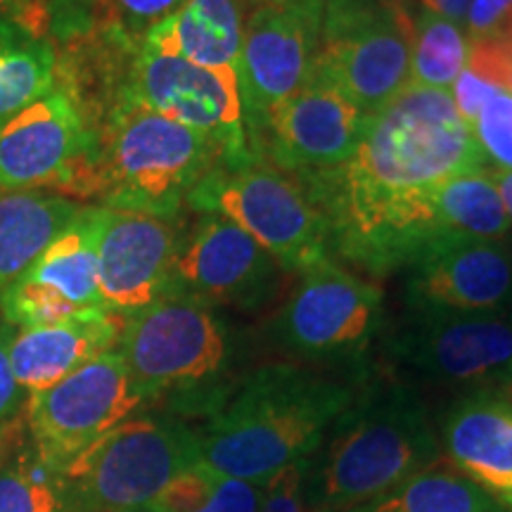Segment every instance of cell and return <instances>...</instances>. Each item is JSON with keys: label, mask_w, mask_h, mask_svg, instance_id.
Listing matches in <instances>:
<instances>
[{"label": "cell", "mask_w": 512, "mask_h": 512, "mask_svg": "<svg viewBox=\"0 0 512 512\" xmlns=\"http://www.w3.org/2000/svg\"><path fill=\"white\" fill-rule=\"evenodd\" d=\"M467 171L491 169L451 91L406 83L366 119L347 162L297 183L323 216L330 249L361 271L384 275L411 264L439 235L434 195Z\"/></svg>", "instance_id": "obj_1"}, {"label": "cell", "mask_w": 512, "mask_h": 512, "mask_svg": "<svg viewBox=\"0 0 512 512\" xmlns=\"http://www.w3.org/2000/svg\"><path fill=\"white\" fill-rule=\"evenodd\" d=\"M361 382L304 363H271L249 373L207 418L200 463L226 477L266 484L311 458Z\"/></svg>", "instance_id": "obj_2"}, {"label": "cell", "mask_w": 512, "mask_h": 512, "mask_svg": "<svg viewBox=\"0 0 512 512\" xmlns=\"http://www.w3.org/2000/svg\"><path fill=\"white\" fill-rule=\"evenodd\" d=\"M439 463V432L418 389L401 380L361 382L306 460V508L349 512Z\"/></svg>", "instance_id": "obj_3"}, {"label": "cell", "mask_w": 512, "mask_h": 512, "mask_svg": "<svg viewBox=\"0 0 512 512\" xmlns=\"http://www.w3.org/2000/svg\"><path fill=\"white\" fill-rule=\"evenodd\" d=\"M216 162L221 152L207 136L121 100L98 128L81 197H100L105 209L171 219Z\"/></svg>", "instance_id": "obj_4"}, {"label": "cell", "mask_w": 512, "mask_h": 512, "mask_svg": "<svg viewBox=\"0 0 512 512\" xmlns=\"http://www.w3.org/2000/svg\"><path fill=\"white\" fill-rule=\"evenodd\" d=\"M117 351L143 401L169 399L209 418L233 392L223 384L233 356L226 323L185 292L169 290L128 316Z\"/></svg>", "instance_id": "obj_5"}, {"label": "cell", "mask_w": 512, "mask_h": 512, "mask_svg": "<svg viewBox=\"0 0 512 512\" xmlns=\"http://www.w3.org/2000/svg\"><path fill=\"white\" fill-rule=\"evenodd\" d=\"M411 0H325L309 81L366 117L411 81Z\"/></svg>", "instance_id": "obj_6"}, {"label": "cell", "mask_w": 512, "mask_h": 512, "mask_svg": "<svg viewBox=\"0 0 512 512\" xmlns=\"http://www.w3.org/2000/svg\"><path fill=\"white\" fill-rule=\"evenodd\" d=\"M200 463V437L176 418H133L102 434L60 472L67 512L147 508L185 467Z\"/></svg>", "instance_id": "obj_7"}, {"label": "cell", "mask_w": 512, "mask_h": 512, "mask_svg": "<svg viewBox=\"0 0 512 512\" xmlns=\"http://www.w3.org/2000/svg\"><path fill=\"white\" fill-rule=\"evenodd\" d=\"M185 202L200 214L233 221L283 271L299 273L328 256V226L306 190L261 157L240 164L216 162L192 185Z\"/></svg>", "instance_id": "obj_8"}, {"label": "cell", "mask_w": 512, "mask_h": 512, "mask_svg": "<svg viewBox=\"0 0 512 512\" xmlns=\"http://www.w3.org/2000/svg\"><path fill=\"white\" fill-rule=\"evenodd\" d=\"M387 354L406 384L456 392L512 389V309H411L387 339ZM403 382V380H401Z\"/></svg>", "instance_id": "obj_9"}, {"label": "cell", "mask_w": 512, "mask_h": 512, "mask_svg": "<svg viewBox=\"0 0 512 512\" xmlns=\"http://www.w3.org/2000/svg\"><path fill=\"white\" fill-rule=\"evenodd\" d=\"M382 299L380 285L325 256L299 271L275 313L273 342L304 366H354L382 328Z\"/></svg>", "instance_id": "obj_10"}, {"label": "cell", "mask_w": 512, "mask_h": 512, "mask_svg": "<svg viewBox=\"0 0 512 512\" xmlns=\"http://www.w3.org/2000/svg\"><path fill=\"white\" fill-rule=\"evenodd\" d=\"M143 403L119 351H105L50 389L31 394V446L43 463L62 472L102 434L131 420Z\"/></svg>", "instance_id": "obj_11"}, {"label": "cell", "mask_w": 512, "mask_h": 512, "mask_svg": "<svg viewBox=\"0 0 512 512\" xmlns=\"http://www.w3.org/2000/svg\"><path fill=\"white\" fill-rule=\"evenodd\" d=\"M121 100H133L207 136L221 164L256 157L242 119L238 72L197 67L183 57L140 46L128 69Z\"/></svg>", "instance_id": "obj_12"}, {"label": "cell", "mask_w": 512, "mask_h": 512, "mask_svg": "<svg viewBox=\"0 0 512 512\" xmlns=\"http://www.w3.org/2000/svg\"><path fill=\"white\" fill-rule=\"evenodd\" d=\"M95 140L79 100L57 83L0 124V188H60L81 197Z\"/></svg>", "instance_id": "obj_13"}, {"label": "cell", "mask_w": 512, "mask_h": 512, "mask_svg": "<svg viewBox=\"0 0 512 512\" xmlns=\"http://www.w3.org/2000/svg\"><path fill=\"white\" fill-rule=\"evenodd\" d=\"M325 0L256 5L247 15L238 64L247 140L264 131L268 117L309 81Z\"/></svg>", "instance_id": "obj_14"}, {"label": "cell", "mask_w": 512, "mask_h": 512, "mask_svg": "<svg viewBox=\"0 0 512 512\" xmlns=\"http://www.w3.org/2000/svg\"><path fill=\"white\" fill-rule=\"evenodd\" d=\"M102 207H83L29 271L0 299L12 328H46L107 311L98 287V228Z\"/></svg>", "instance_id": "obj_15"}, {"label": "cell", "mask_w": 512, "mask_h": 512, "mask_svg": "<svg viewBox=\"0 0 512 512\" xmlns=\"http://www.w3.org/2000/svg\"><path fill=\"white\" fill-rule=\"evenodd\" d=\"M366 119L337 93L306 83L275 107L249 150L294 181H309L339 169L354 155Z\"/></svg>", "instance_id": "obj_16"}, {"label": "cell", "mask_w": 512, "mask_h": 512, "mask_svg": "<svg viewBox=\"0 0 512 512\" xmlns=\"http://www.w3.org/2000/svg\"><path fill=\"white\" fill-rule=\"evenodd\" d=\"M406 268L411 309H512V252L503 240L439 233Z\"/></svg>", "instance_id": "obj_17"}, {"label": "cell", "mask_w": 512, "mask_h": 512, "mask_svg": "<svg viewBox=\"0 0 512 512\" xmlns=\"http://www.w3.org/2000/svg\"><path fill=\"white\" fill-rule=\"evenodd\" d=\"M278 261L233 221L202 214L188 240L178 242L171 290L202 299L256 309L271 297L280 278Z\"/></svg>", "instance_id": "obj_18"}, {"label": "cell", "mask_w": 512, "mask_h": 512, "mask_svg": "<svg viewBox=\"0 0 512 512\" xmlns=\"http://www.w3.org/2000/svg\"><path fill=\"white\" fill-rule=\"evenodd\" d=\"M169 221L102 207L98 287L107 311L128 318L171 290L181 240Z\"/></svg>", "instance_id": "obj_19"}, {"label": "cell", "mask_w": 512, "mask_h": 512, "mask_svg": "<svg viewBox=\"0 0 512 512\" xmlns=\"http://www.w3.org/2000/svg\"><path fill=\"white\" fill-rule=\"evenodd\" d=\"M441 460L512 512V403L508 394L460 396L439 420Z\"/></svg>", "instance_id": "obj_20"}, {"label": "cell", "mask_w": 512, "mask_h": 512, "mask_svg": "<svg viewBox=\"0 0 512 512\" xmlns=\"http://www.w3.org/2000/svg\"><path fill=\"white\" fill-rule=\"evenodd\" d=\"M124 316L95 311L67 323L17 330L10 344L12 373L31 394L50 389L119 342Z\"/></svg>", "instance_id": "obj_21"}, {"label": "cell", "mask_w": 512, "mask_h": 512, "mask_svg": "<svg viewBox=\"0 0 512 512\" xmlns=\"http://www.w3.org/2000/svg\"><path fill=\"white\" fill-rule=\"evenodd\" d=\"M245 22L242 0H185L145 36L143 46L204 69L238 72Z\"/></svg>", "instance_id": "obj_22"}, {"label": "cell", "mask_w": 512, "mask_h": 512, "mask_svg": "<svg viewBox=\"0 0 512 512\" xmlns=\"http://www.w3.org/2000/svg\"><path fill=\"white\" fill-rule=\"evenodd\" d=\"M79 209L62 195L0 188V299L74 221Z\"/></svg>", "instance_id": "obj_23"}, {"label": "cell", "mask_w": 512, "mask_h": 512, "mask_svg": "<svg viewBox=\"0 0 512 512\" xmlns=\"http://www.w3.org/2000/svg\"><path fill=\"white\" fill-rule=\"evenodd\" d=\"M60 60L48 36L0 19V124L57 86Z\"/></svg>", "instance_id": "obj_24"}, {"label": "cell", "mask_w": 512, "mask_h": 512, "mask_svg": "<svg viewBox=\"0 0 512 512\" xmlns=\"http://www.w3.org/2000/svg\"><path fill=\"white\" fill-rule=\"evenodd\" d=\"M434 219L439 233L484 240H503L512 226L491 171H467L448 178L434 195Z\"/></svg>", "instance_id": "obj_25"}, {"label": "cell", "mask_w": 512, "mask_h": 512, "mask_svg": "<svg viewBox=\"0 0 512 512\" xmlns=\"http://www.w3.org/2000/svg\"><path fill=\"white\" fill-rule=\"evenodd\" d=\"M349 512H508L446 463L422 470Z\"/></svg>", "instance_id": "obj_26"}, {"label": "cell", "mask_w": 512, "mask_h": 512, "mask_svg": "<svg viewBox=\"0 0 512 512\" xmlns=\"http://www.w3.org/2000/svg\"><path fill=\"white\" fill-rule=\"evenodd\" d=\"M467 50H470V43H467L463 24L425 10L415 12L411 81L408 83L451 91L453 81L467 67Z\"/></svg>", "instance_id": "obj_27"}, {"label": "cell", "mask_w": 512, "mask_h": 512, "mask_svg": "<svg viewBox=\"0 0 512 512\" xmlns=\"http://www.w3.org/2000/svg\"><path fill=\"white\" fill-rule=\"evenodd\" d=\"M0 512H67L60 472L43 463L34 446L15 451L0 467Z\"/></svg>", "instance_id": "obj_28"}, {"label": "cell", "mask_w": 512, "mask_h": 512, "mask_svg": "<svg viewBox=\"0 0 512 512\" xmlns=\"http://www.w3.org/2000/svg\"><path fill=\"white\" fill-rule=\"evenodd\" d=\"M185 0H100L95 27L143 46L145 36L181 8Z\"/></svg>", "instance_id": "obj_29"}, {"label": "cell", "mask_w": 512, "mask_h": 512, "mask_svg": "<svg viewBox=\"0 0 512 512\" xmlns=\"http://www.w3.org/2000/svg\"><path fill=\"white\" fill-rule=\"evenodd\" d=\"M491 171H512V93L498 91L472 124Z\"/></svg>", "instance_id": "obj_30"}, {"label": "cell", "mask_w": 512, "mask_h": 512, "mask_svg": "<svg viewBox=\"0 0 512 512\" xmlns=\"http://www.w3.org/2000/svg\"><path fill=\"white\" fill-rule=\"evenodd\" d=\"M216 479H219V472L204 463L185 467L159 491L147 508L155 512H197L209 501Z\"/></svg>", "instance_id": "obj_31"}, {"label": "cell", "mask_w": 512, "mask_h": 512, "mask_svg": "<svg viewBox=\"0 0 512 512\" xmlns=\"http://www.w3.org/2000/svg\"><path fill=\"white\" fill-rule=\"evenodd\" d=\"M100 0H43L48 34L62 43L79 41L95 29Z\"/></svg>", "instance_id": "obj_32"}, {"label": "cell", "mask_w": 512, "mask_h": 512, "mask_svg": "<svg viewBox=\"0 0 512 512\" xmlns=\"http://www.w3.org/2000/svg\"><path fill=\"white\" fill-rule=\"evenodd\" d=\"M309 460V458H306ZM306 460H299L264 484L261 512H309L304 501Z\"/></svg>", "instance_id": "obj_33"}, {"label": "cell", "mask_w": 512, "mask_h": 512, "mask_svg": "<svg viewBox=\"0 0 512 512\" xmlns=\"http://www.w3.org/2000/svg\"><path fill=\"white\" fill-rule=\"evenodd\" d=\"M264 484L219 475L209 501L197 512H261Z\"/></svg>", "instance_id": "obj_34"}, {"label": "cell", "mask_w": 512, "mask_h": 512, "mask_svg": "<svg viewBox=\"0 0 512 512\" xmlns=\"http://www.w3.org/2000/svg\"><path fill=\"white\" fill-rule=\"evenodd\" d=\"M512 24V0H472L463 29L467 41H486Z\"/></svg>", "instance_id": "obj_35"}, {"label": "cell", "mask_w": 512, "mask_h": 512, "mask_svg": "<svg viewBox=\"0 0 512 512\" xmlns=\"http://www.w3.org/2000/svg\"><path fill=\"white\" fill-rule=\"evenodd\" d=\"M498 91H503V88L494 86V83H489L486 79H482V76H477L470 67H465L463 72L458 74V79L453 81L451 98L460 117L472 126L477 121L479 112L484 110L486 102L494 98Z\"/></svg>", "instance_id": "obj_36"}, {"label": "cell", "mask_w": 512, "mask_h": 512, "mask_svg": "<svg viewBox=\"0 0 512 512\" xmlns=\"http://www.w3.org/2000/svg\"><path fill=\"white\" fill-rule=\"evenodd\" d=\"M12 337H15L12 325L0 320V422L10 420L12 415L17 413L19 399H22V392H19L22 387H19V382L15 380L10 361Z\"/></svg>", "instance_id": "obj_37"}, {"label": "cell", "mask_w": 512, "mask_h": 512, "mask_svg": "<svg viewBox=\"0 0 512 512\" xmlns=\"http://www.w3.org/2000/svg\"><path fill=\"white\" fill-rule=\"evenodd\" d=\"M0 19H12L36 34L48 36L43 0H0Z\"/></svg>", "instance_id": "obj_38"}, {"label": "cell", "mask_w": 512, "mask_h": 512, "mask_svg": "<svg viewBox=\"0 0 512 512\" xmlns=\"http://www.w3.org/2000/svg\"><path fill=\"white\" fill-rule=\"evenodd\" d=\"M422 5V10L432 12V15L446 17L451 22L463 24L467 10H470L472 0H418Z\"/></svg>", "instance_id": "obj_39"}, {"label": "cell", "mask_w": 512, "mask_h": 512, "mask_svg": "<svg viewBox=\"0 0 512 512\" xmlns=\"http://www.w3.org/2000/svg\"><path fill=\"white\" fill-rule=\"evenodd\" d=\"M491 176H494L496 188H498V192H501L503 207H505V211H508V216L512 221V171H491Z\"/></svg>", "instance_id": "obj_40"}, {"label": "cell", "mask_w": 512, "mask_h": 512, "mask_svg": "<svg viewBox=\"0 0 512 512\" xmlns=\"http://www.w3.org/2000/svg\"><path fill=\"white\" fill-rule=\"evenodd\" d=\"M242 3H256V5H271V3H299V0H242Z\"/></svg>", "instance_id": "obj_41"}, {"label": "cell", "mask_w": 512, "mask_h": 512, "mask_svg": "<svg viewBox=\"0 0 512 512\" xmlns=\"http://www.w3.org/2000/svg\"><path fill=\"white\" fill-rule=\"evenodd\" d=\"M124 512H155L152 508H136V510H124Z\"/></svg>", "instance_id": "obj_42"}, {"label": "cell", "mask_w": 512, "mask_h": 512, "mask_svg": "<svg viewBox=\"0 0 512 512\" xmlns=\"http://www.w3.org/2000/svg\"><path fill=\"white\" fill-rule=\"evenodd\" d=\"M508 399H510V403H512V389L508 392Z\"/></svg>", "instance_id": "obj_43"}]
</instances>
